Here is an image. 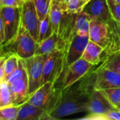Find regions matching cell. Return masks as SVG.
Masks as SVG:
<instances>
[{"mask_svg":"<svg viewBox=\"0 0 120 120\" xmlns=\"http://www.w3.org/2000/svg\"><path fill=\"white\" fill-rule=\"evenodd\" d=\"M117 4L120 5V0H117Z\"/></svg>","mask_w":120,"mask_h":120,"instance_id":"74e56055","label":"cell"},{"mask_svg":"<svg viewBox=\"0 0 120 120\" xmlns=\"http://www.w3.org/2000/svg\"><path fill=\"white\" fill-rule=\"evenodd\" d=\"M107 24L108 25L109 30L108 39L107 45L101 55L102 61L113 53L120 51V35L117 23L112 18Z\"/></svg>","mask_w":120,"mask_h":120,"instance_id":"9a60e30c","label":"cell"},{"mask_svg":"<svg viewBox=\"0 0 120 120\" xmlns=\"http://www.w3.org/2000/svg\"><path fill=\"white\" fill-rule=\"evenodd\" d=\"M91 20H97L108 23L112 15L106 0H91L86 4L81 11Z\"/></svg>","mask_w":120,"mask_h":120,"instance_id":"30bf717a","label":"cell"},{"mask_svg":"<svg viewBox=\"0 0 120 120\" xmlns=\"http://www.w3.org/2000/svg\"><path fill=\"white\" fill-rule=\"evenodd\" d=\"M76 16V13H71L68 11H65L57 33V49L63 51L65 53V56L72 40L77 34L75 29Z\"/></svg>","mask_w":120,"mask_h":120,"instance_id":"52a82bcc","label":"cell"},{"mask_svg":"<svg viewBox=\"0 0 120 120\" xmlns=\"http://www.w3.org/2000/svg\"><path fill=\"white\" fill-rule=\"evenodd\" d=\"M89 1H91V0H86V2H89Z\"/></svg>","mask_w":120,"mask_h":120,"instance_id":"60d3db41","label":"cell"},{"mask_svg":"<svg viewBox=\"0 0 120 120\" xmlns=\"http://www.w3.org/2000/svg\"><path fill=\"white\" fill-rule=\"evenodd\" d=\"M91 18L84 13H79L76 16L75 29L77 34L80 36L89 35V27Z\"/></svg>","mask_w":120,"mask_h":120,"instance_id":"ffe728a7","label":"cell"},{"mask_svg":"<svg viewBox=\"0 0 120 120\" xmlns=\"http://www.w3.org/2000/svg\"><path fill=\"white\" fill-rule=\"evenodd\" d=\"M89 40V35L80 36L76 34L75 36L69 46L68 52L66 53V68L77 60L82 58V54Z\"/></svg>","mask_w":120,"mask_h":120,"instance_id":"5bb4252c","label":"cell"},{"mask_svg":"<svg viewBox=\"0 0 120 120\" xmlns=\"http://www.w3.org/2000/svg\"><path fill=\"white\" fill-rule=\"evenodd\" d=\"M0 39L1 46H2L5 41V27L3 20L0 18Z\"/></svg>","mask_w":120,"mask_h":120,"instance_id":"d6a6232c","label":"cell"},{"mask_svg":"<svg viewBox=\"0 0 120 120\" xmlns=\"http://www.w3.org/2000/svg\"><path fill=\"white\" fill-rule=\"evenodd\" d=\"M115 108L105 98L100 90L92 91L88 104V115H98L106 113Z\"/></svg>","mask_w":120,"mask_h":120,"instance_id":"7c38bea8","label":"cell"},{"mask_svg":"<svg viewBox=\"0 0 120 120\" xmlns=\"http://www.w3.org/2000/svg\"><path fill=\"white\" fill-rule=\"evenodd\" d=\"M23 3L22 0H0V7H22Z\"/></svg>","mask_w":120,"mask_h":120,"instance_id":"4dcf8cb0","label":"cell"},{"mask_svg":"<svg viewBox=\"0 0 120 120\" xmlns=\"http://www.w3.org/2000/svg\"><path fill=\"white\" fill-rule=\"evenodd\" d=\"M65 69V53L62 50H54L49 54L45 61L43 70V84L47 82L56 84L63 70Z\"/></svg>","mask_w":120,"mask_h":120,"instance_id":"5b68a950","label":"cell"},{"mask_svg":"<svg viewBox=\"0 0 120 120\" xmlns=\"http://www.w3.org/2000/svg\"><path fill=\"white\" fill-rule=\"evenodd\" d=\"M79 120H120V110L119 109H114L106 113L98 115H87L86 117H82Z\"/></svg>","mask_w":120,"mask_h":120,"instance_id":"f1b7e54d","label":"cell"},{"mask_svg":"<svg viewBox=\"0 0 120 120\" xmlns=\"http://www.w3.org/2000/svg\"><path fill=\"white\" fill-rule=\"evenodd\" d=\"M52 3L60 5L64 11L68 10V8H67L65 3V0H52Z\"/></svg>","mask_w":120,"mask_h":120,"instance_id":"836d02e7","label":"cell"},{"mask_svg":"<svg viewBox=\"0 0 120 120\" xmlns=\"http://www.w3.org/2000/svg\"><path fill=\"white\" fill-rule=\"evenodd\" d=\"M23 1V2H25V1H30V0H22Z\"/></svg>","mask_w":120,"mask_h":120,"instance_id":"f35d334b","label":"cell"},{"mask_svg":"<svg viewBox=\"0 0 120 120\" xmlns=\"http://www.w3.org/2000/svg\"><path fill=\"white\" fill-rule=\"evenodd\" d=\"M22 7H0V18L5 27V41L1 46L10 44L17 37L21 25Z\"/></svg>","mask_w":120,"mask_h":120,"instance_id":"277c9868","label":"cell"},{"mask_svg":"<svg viewBox=\"0 0 120 120\" xmlns=\"http://www.w3.org/2000/svg\"><path fill=\"white\" fill-rule=\"evenodd\" d=\"M39 43L20 25L15 39L6 46H1V48L4 49V51H2L1 53L16 54L21 58L27 59L35 55Z\"/></svg>","mask_w":120,"mask_h":120,"instance_id":"7a4b0ae2","label":"cell"},{"mask_svg":"<svg viewBox=\"0 0 120 120\" xmlns=\"http://www.w3.org/2000/svg\"><path fill=\"white\" fill-rule=\"evenodd\" d=\"M53 26L51 22L49 13L41 21L39 27V44L42 41L46 39L51 37L53 33Z\"/></svg>","mask_w":120,"mask_h":120,"instance_id":"7402d4cb","label":"cell"},{"mask_svg":"<svg viewBox=\"0 0 120 120\" xmlns=\"http://www.w3.org/2000/svg\"><path fill=\"white\" fill-rule=\"evenodd\" d=\"M115 87H120V74L103 68L100 64H98L96 70L94 89L103 90Z\"/></svg>","mask_w":120,"mask_h":120,"instance_id":"8fae6325","label":"cell"},{"mask_svg":"<svg viewBox=\"0 0 120 120\" xmlns=\"http://www.w3.org/2000/svg\"><path fill=\"white\" fill-rule=\"evenodd\" d=\"M70 1V0H65V5H66L67 8H68V4H69Z\"/></svg>","mask_w":120,"mask_h":120,"instance_id":"d590c367","label":"cell"},{"mask_svg":"<svg viewBox=\"0 0 120 120\" xmlns=\"http://www.w3.org/2000/svg\"><path fill=\"white\" fill-rule=\"evenodd\" d=\"M8 86L13 105H22L30 99L27 75L8 84Z\"/></svg>","mask_w":120,"mask_h":120,"instance_id":"4fadbf2b","label":"cell"},{"mask_svg":"<svg viewBox=\"0 0 120 120\" xmlns=\"http://www.w3.org/2000/svg\"><path fill=\"white\" fill-rule=\"evenodd\" d=\"M13 105L8 84L4 81L0 85V108Z\"/></svg>","mask_w":120,"mask_h":120,"instance_id":"4316f807","label":"cell"},{"mask_svg":"<svg viewBox=\"0 0 120 120\" xmlns=\"http://www.w3.org/2000/svg\"><path fill=\"white\" fill-rule=\"evenodd\" d=\"M49 120L46 111L40 107L33 105L27 102L22 105L17 120Z\"/></svg>","mask_w":120,"mask_h":120,"instance_id":"e0dca14e","label":"cell"},{"mask_svg":"<svg viewBox=\"0 0 120 120\" xmlns=\"http://www.w3.org/2000/svg\"><path fill=\"white\" fill-rule=\"evenodd\" d=\"M61 92L60 89L55 87V83L47 82L44 83L31 96L27 103L44 108L48 115L54 108Z\"/></svg>","mask_w":120,"mask_h":120,"instance_id":"3957f363","label":"cell"},{"mask_svg":"<svg viewBox=\"0 0 120 120\" xmlns=\"http://www.w3.org/2000/svg\"><path fill=\"white\" fill-rule=\"evenodd\" d=\"M64 11H65L63 9V8L60 5L52 3L50 12H49V15H50L51 22L53 26V32L56 33H58L60 23L63 18Z\"/></svg>","mask_w":120,"mask_h":120,"instance_id":"44dd1931","label":"cell"},{"mask_svg":"<svg viewBox=\"0 0 120 120\" xmlns=\"http://www.w3.org/2000/svg\"><path fill=\"white\" fill-rule=\"evenodd\" d=\"M106 1H107V3H108V6L110 9V11H111L112 10V8L117 4V0H106Z\"/></svg>","mask_w":120,"mask_h":120,"instance_id":"e575fe53","label":"cell"},{"mask_svg":"<svg viewBox=\"0 0 120 120\" xmlns=\"http://www.w3.org/2000/svg\"><path fill=\"white\" fill-rule=\"evenodd\" d=\"M100 91L115 108H118L120 104V87L105 89Z\"/></svg>","mask_w":120,"mask_h":120,"instance_id":"83f0119b","label":"cell"},{"mask_svg":"<svg viewBox=\"0 0 120 120\" xmlns=\"http://www.w3.org/2000/svg\"><path fill=\"white\" fill-rule=\"evenodd\" d=\"M21 106L22 105H10L0 108V120H17Z\"/></svg>","mask_w":120,"mask_h":120,"instance_id":"603a6c76","label":"cell"},{"mask_svg":"<svg viewBox=\"0 0 120 120\" xmlns=\"http://www.w3.org/2000/svg\"><path fill=\"white\" fill-rule=\"evenodd\" d=\"M119 110H120V109H119Z\"/></svg>","mask_w":120,"mask_h":120,"instance_id":"b9f144b4","label":"cell"},{"mask_svg":"<svg viewBox=\"0 0 120 120\" xmlns=\"http://www.w3.org/2000/svg\"><path fill=\"white\" fill-rule=\"evenodd\" d=\"M103 48L100 45L89 40L82 54V58L84 59L93 65H97L101 63V55Z\"/></svg>","mask_w":120,"mask_h":120,"instance_id":"ac0fdd59","label":"cell"},{"mask_svg":"<svg viewBox=\"0 0 120 120\" xmlns=\"http://www.w3.org/2000/svg\"><path fill=\"white\" fill-rule=\"evenodd\" d=\"M19 59L20 57L18 55L11 54L5 60L4 63V81H5L18 68Z\"/></svg>","mask_w":120,"mask_h":120,"instance_id":"d4e9b609","label":"cell"},{"mask_svg":"<svg viewBox=\"0 0 120 120\" xmlns=\"http://www.w3.org/2000/svg\"><path fill=\"white\" fill-rule=\"evenodd\" d=\"M87 2L86 0H70L68 6V11L71 13H79Z\"/></svg>","mask_w":120,"mask_h":120,"instance_id":"f546056e","label":"cell"},{"mask_svg":"<svg viewBox=\"0 0 120 120\" xmlns=\"http://www.w3.org/2000/svg\"><path fill=\"white\" fill-rule=\"evenodd\" d=\"M94 67V65L83 58H80L69 65L66 68L65 74L63 77L62 90L66 89L81 79Z\"/></svg>","mask_w":120,"mask_h":120,"instance_id":"9c48e42d","label":"cell"},{"mask_svg":"<svg viewBox=\"0 0 120 120\" xmlns=\"http://www.w3.org/2000/svg\"><path fill=\"white\" fill-rule=\"evenodd\" d=\"M58 46V34L53 32V34L42 41L39 44V46L36 51L35 55L49 54L54 50L57 49Z\"/></svg>","mask_w":120,"mask_h":120,"instance_id":"d6986e66","label":"cell"},{"mask_svg":"<svg viewBox=\"0 0 120 120\" xmlns=\"http://www.w3.org/2000/svg\"><path fill=\"white\" fill-rule=\"evenodd\" d=\"M40 22L33 1L24 2L21 11V25L38 43Z\"/></svg>","mask_w":120,"mask_h":120,"instance_id":"ba28073f","label":"cell"},{"mask_svg":"<svg viewBox=\"0 0 120 120\" xmlns=\"http://www.w3.org/2000/svg\"><path fill=\"white\" fill-rule=\"evenodd\" d=\"M97 65L81 79L62 90L54 108L49 114V120H58L79 112H88L90 95L94 90Z\"/></svg>","mask_w":120,"mask_h":120,"instance_id":"6da1fadb","label":"cell"},{"mask_svg":"<svg viewBox=\"0 0 120 120\" xmlns=\"http://www.w3.org/2000/svg\"><path fill=\"white\" fill-rule=\"evenodd\" d=\"M39 18L41 21L50 12L52 4V0H32Z\"/></svg>","mask_w":120,"mask_h":120,"instance_id":"484cf974","label":"cell"},{"mask_svg":"<svg viewBox=\"0 0 120 120\" xmlns=\"http://www.w3.org/2000/svg\"><path fill=\"white\" fill-rule=\"evenodd\" d=\"M117 26H118V29H119V32H120V25L117 23Z\"/></svg>","mask_w":120,"mask_h":120,"instance_id":"8d00e7d4","label":"cell"},{"mask_svg":"<svg viewBox=\"0 0 120 120\" xmlns=\"http://www.w3.org/2000/svg\"><path fill=\"white\" fill-rule=\"evenodd\" d=\"M49 54L34 55L25 59L29 82V95L31 96L43 84V70Z\"/></svg>","mask_w":120,"mask_h":120,"instance_id":"8992f818","label":"cell"},{"mask_svg":"<svg viewBox=\"0 0 120 120\" xmlns=\"http://www.w3.org/2000/svg\"><path fill=\"white\" fill-rule=\"evenodd\" d=\"M117 109H120V104L119 105V106H118V108H117Z\"/></svg>","mask_w":120,"mask_h":120,"instance_id":"ab89813d","label":"cell"},{"mask_svg":"<svg viewBox=\"0 0 120 120\" xmlns=\"http://www.w3.org/2000/svg\"><path fill=\"white\" fill-rule=\"evenodd\" d=\"M101 67L114 71L120 75V51L110 56L100 64Z\"/></svg>","mask_w":120,"mask_h":120,"instance_id":"cb8c5ba5","label":"cell"},{"mask_svg":"<svg viewBox=\"0 0 120 120\" xmlns=\"http://www.w3.org/2000/svg\"><path fill=\"white\" fill-rule=\"evenodd\" d=\"M108 25L107 23L97 20H91L89 27V39L105 48L108 39ZM104 50V49H103Z\"/></svg>","mask_w":120,"mask_h":120,"instance_id":"2e32d148","label":"cell"},{"mask_svg":"<svg viewBox=\"0 0 120 120\" xmlns=\"http://www.w3.org/2000/svg\"><path fill=\"white\" fill-rule=\"evenodd\" d=\"M111 13L112 15V18L120 25V5L116 4L115 6L111 11Z\"/></svg>","mask_w":120,"mask_h":120,"instance_id":"1f68e13d","label":"cell"}]
</instances>
